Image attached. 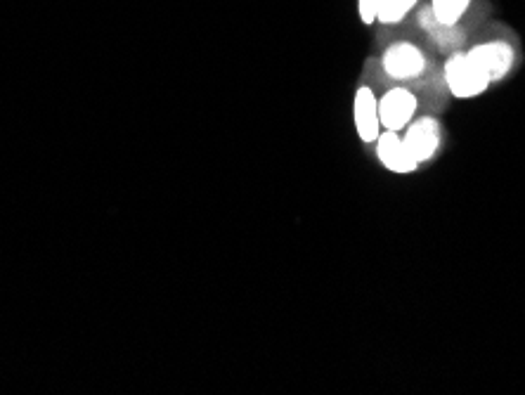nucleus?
<instances>
[{
  "instance_id": "nucleus-9",
  "label": "nucleus",
  "mask_w": 525,
  "mask_h": 395,
  "mask_svg": "<svg viewBox=\"0 0 525 395\" xmlns=\"http://www.w3.org/2000/svg\"><path fill=\"white\" fill-rule=\"evenodd\" d=\"M419 0H381V8H379V15H377V22L379 24H398L403 22V19L410 15V12L417 8Z\"/></svg>"
},
{
  "instance_id": "nucleus-8",
  "label": "nucleus",
  "mask_w": 525,
  "mask_h": 395,
  "mask_svg": "<svg viewBox=\"0 0 525 395\" xmlns=\"http://www.w3.org/2000/svg\"><path fill=\"white\" fill-rule=\"evenodd\" d=\"M469 5L471 0H431V12L438 24L455 27L459 19L464 17V12L469 10Z\"/></svg>"
},
{
  "instance_id": "nucleus-6",
  "label": "nucleus",
  "mask_w": 525,
  "mask_h": 395,
  "mask_svg": "<svg viewBox=\"0 0 525 395\" xmlns=\"http://www.w3.org/2000/svg\"><path fill=\"white\" fill-rule=\"evenodd\" d=\"M353 114H355V128H358L360 140L367 142V145H374L381 133V119H379V100L377 95L372 93V88L367 86L358 88L353 102Z\"/></svg>"
},
{
  "instance_id": "nucleus-10",
  "label": "nucleus",
  "mask_w": 525,
  "mask_h": 395,
  "mask_svg": "<svg viewBox=\"0 0 525 395\" xmlns=\"http://www.w3.org/2000/svg\"><path fill=\"white\" fill-rule=\"evenodd\" d=\"M379 8H381V0H358L360 19L367 24V27H369V24L377 22Z\"/></svg>"
},
{
  "instance_id": "nucleus-2",
  "label": "nucleus",
  "mask_w": 525,
  "mask_h": 395,
  "mask_svg": "<svg viewBox=\"0 0 525 395\" xmlns=\"http://www.w3.org/2000/svg\"><path fill=\"white\" fill-rule=\"evenodd\" d=\"M419 109L417 95L410 93L407 88H393L379 100V119L381 128L386 131H403L410 126L414 114Z\"/></svg>"
},
{
  "instance_id": "nucleus-1",
  "label": "nucleus",
  "mask_w": 525,
  "mask_h": 395,
  "mask_svg": "<svg viewBox=\"0 0 525 395\" xmlns=\"http://www.w3.org/2000/svg\"><path fill=\"white\" fill-rule=\"evenodd\" d=\"M445 83L447 90L459 100H469L485 93L490 88V79L485 71L471 60L469 53L452 55L445 64Z\"/></svg>"
},
{
  "instance_id": "nucleus-3",
  "label": "nucleus",
  "mask_w": 525,
  "mask_h": 395,
  "mask_svg": "<svg viewBox=\"0 0 525 395\" xmlns=\"http://www.w3.org/2000/svg\"><path fill=\"white\" fill-rule=\"evenodd\" d=\"M384 71L393 81H412L419 79L426 69V57L417 45L412 43H393L384 53Z\"/></svg>"
},
{
  "instance_id": "nucleus-4",
  "label": "nucleus",
  "mask_w": 525,
  "mask_h": 395,
  "mask_svg": "<svg viewBox=\"0 0 525 395\" xmlns=\"http://www.w3.org/2000/svg\"><path fill=\"white\" fill-rule=\"evenodd\" d=\"M469 55L471 60L485 71L490 83L504 79V76L509 74V69L514 67V48L504 41L476 45V48L469 50Z\"/></svg>"
},
{
  "instance_id": "nucleus-7",
  "label": "nucleus",
  "mask_w": 525,
  "mask_h": 395,
  "mask_svg": "<svg viewBox=\"0 0 525 395\" xmlns=\"http://www.w3.org/2000/svg\"><path fill=\"white\" fill-rule=\"evenodd\" d=\"M374 145H377V154H379L381 164H384L388 171H393V173L417 171L419 164L410 157L403 138H398V131L379 133V138Z\"/></svg>"
},
{
  "instance_id": "nucleus-5",
  "label": "nucleus",
  "mask_w": 525,
  "mask_h": 395,
  "mask_svg": "<svg viewBox=\"0 0 525 395\" xmlns=\"http://www.w3.org/2000/svg\"><path fill=\"white\" fill-rule=\"evenodd\" d=\"M403 142L407 152H410V157L417 161V164H424V161L433 159V154L438 152V145H440L438 121L431 119V116L417 119L410 126V131H407Z\"/></svg>"
}]
</instances>
